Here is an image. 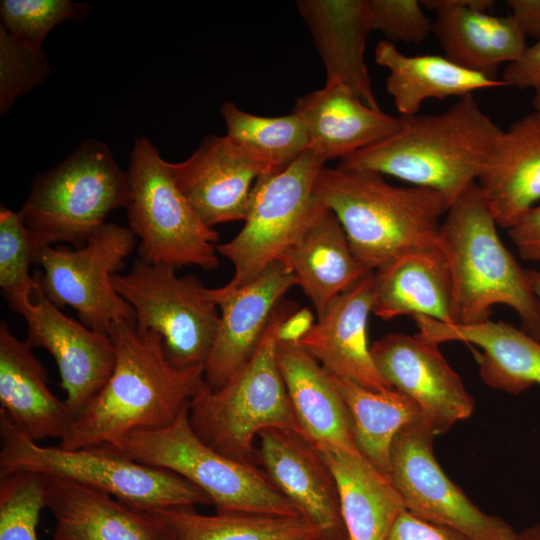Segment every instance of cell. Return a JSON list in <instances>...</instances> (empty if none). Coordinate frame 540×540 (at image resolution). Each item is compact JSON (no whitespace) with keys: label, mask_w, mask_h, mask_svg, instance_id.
Returning a JSON list of instances; mask_svg holds the SVG:
<instances>
[{"label":"cell","mask_w":540,"mask_h":540,"mask_svg":"<svg viewBox=\"0 0 540 540\" xmlns=\"http://www.w3.org/2000/svg\"><path fill=\"white\" fill-rule=\"evenodd\" d=\"M107 334L116 354L113 371L60 439L62 448L114 447L130 433L164 428L204 381V368H174L160 335L140 330L136 321L114 322Z\"/></svg>","instance_id":"1"},{"label":"cell","mask_w":540,"mask_h":540,"mask_svg":"<svg viewBox=\"0 0 540 540\" xmlns=\"http://www.w3.org/2000/svg\"><path fill=\"white\" fill-rule=\"evenodd\" d=\"M390 137L339 161L337 167L386 174L441 193L451 203L487 168L502 129L473 94L437 114L399 116Z\"/></svg>","instance_id":"2"},{"label":"cell","mask_w":540,"mask_h":540,"mask_svg":"<svg viewBox=\"0 0 540 540\" xmlns=\"http://www.w3.org/2000/svg\"><path fill=\"white\" fill-rule=\"evenodd\" d=\"M314 191L337 216L354 255L370 271L441 247L450 202L435 190L394 186L376 172L324 167Z\"/></svg>","instance_id":"3"},{"label":"cell","mask_w":540,"mask_h":540,"mask_svg":"<svg viewBox=\"0 0 540 540\" xmlns=\"http://www.w3.org/2000/svg\"><path fill=\"white\" fill-rule=\"evenodd\" d=\"M440 238L451 274L453 324L488 320L492 307L504 304L517 313L522 330L540 341V303L525 269L501 241L477 182L449 206Z\"/></svg>","instance_id":"4"},{"label":"cell","mask_w":540,"mask_h":540,"mask_svg":"<svg viewBox=\"0 0 540 540\" xmlns=\"http://www.w3.org/2000/svg\"><path fill=\"white\" fill-rule=\"evenodd\" d=\"M298 308L283 298L251 359L216 390L204 380L189 403L188 418L196 435L240 463L258 466L255 441L262 431L300 432L276 359L279 326Z\"/></svg>","instance_id":"5"},{"label":"cell","mask_w":540,"mask_h":540,"mask_svg":"<svg viewBox=\"0 0 540 540\" xmlns=\"http://www.w3.org/2000/svg\"><path fill=\"white\" fill-rule=\"evenodd\" d=\"M0 439V475L24 471L63 478L145 510L212 505L201 489L177 473L136 462L110 446H40L2 409Z\"/></svg>","instance_id":"6"},{"label":"cell","mask_w":540,"mask_h":540,"mask_svg":"<svg viewBox=\"0 0 540 540\" xmlns=\"http://www.w3.org/2000/svg\"><path fill=\"white\" fill-rule=\"evenodd\" d=\"M188 410L189 406L172 424L130 433L112 448L136 462L187 479L210 498L216 513L302 517L262 468L235 461L206 445L192 429Z\"/></svg>","instance_id":"7"},{"label":"cell","mask_w":540,"mask_h":540,"mask_svg":"<svg viewBox=\"0 0 540 540\" xmlns=\"http://www.w3.org/2000/svg\"><path fill=\"white\" fill-rule=\"evenodd\" d=\"M129 200L128 172L104 142L87 139L34 180L19 213L44 246L68 243L81 248L108 214Z\"/></svg>","instance_id":"8"},{"label":"cell","mask_w":540,"mask_h":540,"mask_svg":"<svg viewBox=\"0 0 540 540\" xmlns=\"http://www.w3.org/2000/svg\"><path fill=\"white\" fill-rule=\"evenodd\" d=\"M129 228L140 239L139 259L175 269L218 267V233L206 226L176 186L158 149L136 138L127 171Z\"/></svg>","instance_id":"9"},{"label":"cell","mask_w":540,"mask_h":540,"mask_svg":"<svg viewBox=\"0 0 540 540\" xmlns=\"http://www.w3.org/2000/svg\"><path fill=\"white\" fill-rule=\"evenodd\" d=\"M173 267L134 261L112 276L117 293L135 312L136 326L162 338L167 361L176 369L204 368L220 323L212 288Z\"/></svg>","instance_id":"10"},{"label":"cell","mask_w":540,"mask_h":540,"mask_svg":"<svg viewBox=\"0 0 540 540\" xmlns=\"http://www.w3.org/2000/svg\"><path fill=\"white\" fill-rule=\"evenodd\" d=\"M325 164L308 148L282 171L256 179L242 229L230 241L216 245L234 267L231 280L220 291L251 283L300 236L317 205L314 189Z\"/></svg>","instance_id":"11"},{"label":"cell","mask_w":540,"mask_h":540,"mask_svg":"<svg viewBox=\"0 0 540 540\" xmlns=\"http://www.w3.org/2000/svg\"><path fill=\"white\" fill-rule=\"evenodd\" d=\"M135 238L130 228L106 222L81 248H42L37 264L43 271L34 275L55 306L72 307L85 326L107 333L114 322L136 321L133 308L112 283L134 250Z\"/></svg>","instance_id":"12"},{"label":"cell","mask_w":540,"mask_h":540,"mask_svg":"<svg viewBox=\"0 0 540 540\" xmlns=\"http://www.w3.org/2000/svg\"><path fill=\"white\" fill-rule=\"evenodd\" d=\"M434 436L416 422L393 440L389 477L406 510L472 540H517L518 533L509 524L480 510L444 473L435 458Z\"/></svg>","instance_id":"13"},{"label":"cell","mask_w":540,"mask_h":540,"mask_svg":"<svg viewBox=\"0 0 540 540\" xmlns=\"http://www.w3.org/2000/svg\"><path fill=\"white\" fill-rule=\"evenodd\" d=\"M15 312L26 321V342L33 349H46L54 358L59 385L66 394L64 401L74 420L97 396L113 371L116 354L112 340L107 333L65 315L44 295L39 283L32 300Z\"/></svg>","instance_id":"14"},{"label":"cell","mask_w":540,"mask_h":540,"mask_svg":"<svg viewBox=\"0 0 540 540\" xmlns=\"http://www.w3.org/2000/svg\"><path fill=\"white\" fill-rule=\"evenodd\" d=\"M370 350L383 379L417 404L422 423L434 435L472 415L474 400L437 344L418 334L390 333Z\"/></svg>","instance_id":"15"},{"label":"cell","mask_w":540,"mask_h":540,"mask_svg":"<svg viewBox=\"0 0 540 540\" xmlns=\"http://www.w3.org/2000/svg\"><path fill=\"white\" fill-rule=\"evenodd\" d=\"M295 285L297 279L292 271L276 260L241 288L230 292L212 288L220 323L204 367V380L209 388H220L251 359L276 307Z\"/></svg>","instance_id":"16"},{"label":"cell","mask_w":540,"mask_h":540,"mask_svg":"<svg viewBox=\"0 0 540 540\" xmlns=\"http://www.w3.org/2000/svg\"><path fill=\"white\" fill-rule=\"evenodd\" d=\"M258 440V466L301 516L332 540H347L336 482L316 446L292 429H266Z\"/></svg>","instance_id":"17"},{"label":"cell","mask_w":540,"mask_h":540,"mask_svg":"<svg viewBox=\"0 0 540 540\" xmlns=\"http://www.w3.org/2000/svg\"><path fill=\"white\" fill-rule=\"evenodd\" d=\"M167 168L178 189L210 228L244 221L253 185L264 174L226 136L216 135L204 138L186 160L167 162Z\"/></svg>","instance_id":"18"},{"label":"cell","mask_w":540,"mask_h":540,"mask_svg":"<svg viewBox=\"0 0 540 540\" xmlns=\"http://www.w3.org/2000/svg\"><path fill=\"white\" fill-rule=\"evenodd\" d=\"M374 293L372 271L335 297L298 344L330 374L369 390L382 391L392 387L380 375L367 338Z\"/></svg>","instance_id":"19"},{"label":"cell","mask_w":540,"mask_h":540,"mask_svg":"<svg viewBox=\"0 0 540 540\" xmlns=\"http://www.w3.org/2000/svg\"><path fill=\"white\" fill-rule=\"evenodd\" d=\"M42 476L46 507L56 520L52 540H175L153 511L71 480Z\"/></svg>","instance_id":"20"},{"label":"cell","mask_w":540,"mask_h":540,"mask_svg":"<svg viewBox=\"0 0 540 540\" xmlns=\"http://www.w3.org/2000/svg\"><path fill=\"white\" fill-rule=\"evenodd\" d=\"M435 12L432 34L444 56L470 71L497 77L502 64L518 59L527 47L526 37L511 15L488 11L491 0H423Z\"/></svg>","instance_id":"21"},{"label":"cell","mask_w":540,"mask_h":540,"mask_svg":"<svg viewBox=\"0 0 540 540\" xmlns=\"http://www.w3.org/2000/svg\"><path fill=\"white\" fill-rule=\"evenodd\" d=\"M292 113L306 128L309 148L326 162L341 160L401 128L399 116L369 107L338 79L298 97Z\"/></svg>","instance_id":"22"},{"label":"cell","mask_w":540,"mask_h":540,"mask_svg":"<svg viewBox=\"0 0 540 540\" xmlns=\"http://www.w3.org/2000/svg\"><path fill=\"white\" fill-rule=\"evenodd\" d=\"M276 359L301 434L316 447L359 453L350 411L331 374L298 343L278 341Z\"/></svg>","instance_id":"23"},{"label":"cell","mask_w":540,"mask_h":540,"mask_svg":"<svg viewBox=\"0 0 540 540\" xmlns=\"http://www.w3.org/2000/svg\"><path fill=\"white\" fill-rule=\"evenodd\" d=\"M0 404L12 423L33 441L62 438L73 418L49 388L48 371L33 348L0 324Z\"/></svg>","instance_id":"24"},{"label":"cell","mask_w":540,"mask_h":540,"mask_svg":"<svg viewBox=\"0 0 540 540\" xmlns=\"http://www.w3.org/2000/svg\"><path fill=\"white\" fill-rule=\"evenodd\" d=\"M425 340L439 345L462 341L477 345L479 374L489 387L519 394L540 385V341L505 322L490 319L467 325L445 324L429 317H412Z\"/></svg>","instance_id":"25"},{"label":"cell","mask_w":540,"mask_h":540,"mask_svg":"<svg viewBox=\"0 0 540 540\" xmlns=\"http://www.w3.org/2000/svg\"><path fill=\"white\" fill-rule=\"evenodd\" d=\"M278 260L295 275L317 317L335 297L372 272L354 255L337 216L319 200L306 228Z\"/></svg>","instance_id":"26"},{"label":"cell","mask_w":540,"mask_h":540,"mask_svg":"<svg viewBox=\"0 0 540 540\" xmlns=\"http://www.w3.org/2000/svg\"><path fill=\"white\" fill-rule=\"evenodd\" d=\"M497 225L512 228L540 200V111L502 130L477 180Z\"/></svg>","instance_id":"27"},{"label":"cell","mask_w":540,"mask_h":540,"mask_svg":"<svg viewBox=\"0 0 540 540\" xmlns=\"http://www.w3.org/2000/svg\"><path fill=\"white\" fill-rule=\"evenodd\" d=\"M296 7L323 61L326 80H340L379 110L364 57L371 32L368 1L298 0Z\"/></svg>","instance_id":"28"},{"label":"cell","mask_w":540,"mask_h":540,"mask_svg":"<svg viewBox=\"0 0 540 540\" xmlns=\"http://www.w3.org/2000/svg\"><path fill=\"white\" fill-rule=\"evenodd\" d=\"M316 448L335 479L347 540H385L406 510L390 477L359 453L330 445Z\"/></svg>","instance_id":"29"},{"label":"cell","mask_w":540,"mask_h":540,"mask_svg":"<svg viewBox=\"0 0 540 540\" xmlns=\"http://www.w3.org/2000/svg\"><path fill=\"white\" fill-rule=\"evenodd\" d=\"M372 313L383 320L425 316L452 325V281L442 248L405 255L376 271Z\"/></svg>","instance_id":"30"},{"label":"cell","mask_w":540,"mask_h":540,"mask_svg":"<svg viewBox=\"0 0 540 540\" xmlns=\"http://www.w3.org/2000/svg\"><path fill=\"white\" fill-rule=\"evenodd\" d=\"M374 59L388 71L386 91L399 116L418 114L429 99L461 98L505 86L500 78L470 71L442 55H406L387 40L377 43Z\"/></svg>","instance_id":"31"},{"label":"cell","mask_w":540,"mask_h":540,"mask_svg":"<svg viewBox=\"0 0 540 540\" xmlns=\"http://www.w3.org/2000/svg\"><path fill=\"white\" fill-rule=\"evenodd\" d=\"M352 417L357 450L389 476L393 440L405 426L422 422L417 404L395 389L373 391L331 374Z\"/></svg>","instance_id":"32"},{"label":"cell","mask_w":540,"mask_h":540,"mask_svg":"<svg viewBox=\"0 0 540 540\" xmlns=\"http://www.w3.org/2000/svg\"><path fill=\"white\" fill-rule=\"evenodd\" d=\"M150 511L170 528L175 540H332L323 529L304 517L203 515L194 507Z\"/></svg>","instance_id":"33"},{"label":"cell","mask_w":540,"mask_h":540,"mask_svg":"<svg viewBox=\"0 0 540 540\" xmlns=\"http://www.w3.org/2000/svg\"><path fill=\"white\" fill-rule=\"evenodd\" d=\"M229 141L256 162L264 174L280 172L309 148L306 128L292 112L265 117L241 110L233 102L221 106Z\"/></svg>","instance_id":"34"},{"label":"cell","mask_w":540,"mask_h":540,"mask_svg":"<svg viewBox=\"0 0 540 540\" xmlns=\"http://www.w3.org/2000/svg\"><path fill=\"white\" fill-rule=\"evenodd\" d=\"M45 246L25 225L19 212L0 207V287L15 311L33 298L37 279L29 268Z\"/></svg>","instance_id":"35"},{"label":"cell","mask_w":540,"mask_h":540,"mask_svg":"<svg viewBox=\"0 0 540 540\" xmlns=\"http://www.w3.org/2000/svg\"><path fill=\"white\" fill-rule=\"evenodd\" d=\"M45 507L42 475L24 471L0 475V540H37Z\"/></svg>","instance_id":"36"},{"label":"cell","mask_w":540,"mask_h":540,"mask_svg":"<svg viewBox=\"0 0 540 540\" xmlns=\"http://www.w3.org/2000/svg\"><path fill=\"white\" fill-rule=\"evenodd\" d=\"M90 5L70 0H2L1 26L22 44L42 49L50 31L65 21L82 20Z\"/></svg>","instance_id":"37"},{"label":"cell","mask_w":540,"mask_h":540,"mask_svg":"<svg viewBox=\"0 0 540 540\" xmlns=\"http://www.w3.org/2000/svg\"><path fill=\"white\" fill-rule=\"evenodd\" d=\"M50 72L43 49L28 47L0 25V112L5 114L23 94L41 85Z\"/></svg>","instance_id":"38"},{"label":"cell","mask_w":540,"mask_h":540,"mask_svg":"<svg viewBox=\"0 0 540 540\" xmlns=\"http://www.w3.org/2000/svg\"><path fill=\"white\" fill-rule=\"evenodd\" d=\"M371 31L389 42L421 44L432 33L433 20L417 0H367Z\"/></svg>","instance_id":"39"},{"label":"cell","mask_w":540,"mask_h":540,"mask_svg":"<svg viewBox=\"0 0 540 540\" xmlns=\"http://www.w3.org/2000/svg\"><path fill=\"white\" fill-rule=\"evenodd\" d=\"M500 79L505 86L531 90L534 110L540 111V38L505 66Z\"/></svg>","instance_id":"40"},{"label":"cell","mask_w":540,"mask_h":540,"mask_svg":"<svg viewBox=\"0 0 540 540\" xmlns=\"http://www.w3.org/2000/svg\"><path fill=\"white\" fill-rule=\"evenodd\" d=\"M385 540H472L447 526L425 521L404 510L393 523Z\"/></svg>","instance_id":"41"},{"label":"cell","mask_w":540,"mask_h":540,"mask_svg":"<svg viewBox=\"0 0 540 540\" xmlns=\"http://www.w3.org/2000/svg\"><path fill=\"white\" fill-rule=\"evenodd\" d=\"M509 235L522 258L540 261V205H536L527 211L509 229Z\"/></svg>","instance_id":"42"},{"label":"cell","mask_w":540,"mask_h":540,"mask_svg":"<svg viewBox=\"0 0 540 540\" xmlns=\"http://www.w3.org/2000/svg\"><path fill=\"white\" fill-rule=\"evenodd\" d=\"M506 5L511 10L520 31L527 38H540V0H507Z\"/></svg>","instance_id":"43"},{"label":"cell","mask_w":540,"mask_h":540,"mask_svg":"<svg viewBox=\"0 0 540 540\" xmlns=\"http://www.w3.org/2000/svg\"><path fill=\"white\" fill-rule=\"evenodd\" d=\"M314 316L307 307L298 308L280 324L277 338L281 342L298 343L314 325Z\"/></svg>","instance_id":"44"},{"label":"cell","mask_w":540,"mask_h":540,"mask_svg":"<svg viewBox=\"0 0 540 540\" xmlns=\"http://www.w3.org/2000/svg\"><path fill=\"white\" fill-rule=\"evenodd\" d=\"M526 277L529 286L540 303V272L530 269H525Z\"/></svg>","instance_id":"45"},{"label":"cell","mask_w":540,"mask_h":540,"mask_svg":"<svg viewBox=\"0 0 540 540\" xmlns=\"http://www.w3.org/2000/svg\"><path fill=\"white\" fill-rule=\"evenodd\" d=\"M517 540H540V523L534 524L518 533Z\"/></svg>","instance_id":"46"}]
</instances>
